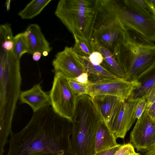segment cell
Returning a JSON list of instances; mask_svg holds the SVG:
<instances>
[{
    "label": "cell",
    "instance_id": "cell-14",
    "mask_svg": "<svg viewBox=\"0 0 155 155\" xmlns=\"http://www.w3.org/2000/svg\"><path fill=\"white\" fill-rule=\"evenodd\" d=\"M136 80L140 85L133 91L127 99L129 100L137 101L145 99L155 87V63L141 74Z\"/></svg>",
    "mask_w": 155,
    "mask_h": 155
},
{
    "label": "cell",
    "instance_id": "cell-8",
    "mask_svg": "<svg viewBox=\"0 0 155 155\" xmlns=\"http://www.w3.org/2000/svg\"><path fill=\"white\" fill-rule=\"evenodd\" d=\"M140 85L137 80L129 81L124 78H109L89 82L87 95L91 98L99 95L114 96L124 101L127 100L133 91Z\"/></svg>",
    "mask_w": 155,
    "mask_h": 155
},
{
    "label": "cell",
    "instance_id": "cell-40",
    "mask_svg": "<svg viewBox=\"0 0 155 155\" xmlns=\"http://www.w3.org/2000/svg\"><path fill=\"white\" fill-rule=\"evenodd\" d=\"M153 19L155 21V18H153Z\"/></svg>",
    "mask_w": 155,
    "mask_h": 155
},
{
    "label": "cell",
    "instance_id": "cell-12",
    "mask_svg": "<svg viewBox=\"0 0 155 155\" xmlns=\"http://www.w3.org/2000/svg\"><path fill=\"white\" fill-rule=\"evenodd\" d=\"M125 31L111 28L95 29L92 39L101 46L109 49L119 58L120 47L124 38Z\"/></svg>",
    "mask_w": 155,
    "mask_h": 155
},
{
    "label": "cell",
    "instance_id": "cell-7",
    "mask_svg": "<svg viewBox=\"0 0 155 155\" xmlns=\"http://www.w3.org/2000/svg\"><path fill=\"white\" fill-rule=\"evenodd\" d=\"M114 16L116 20L127 30L134 31L146 39L155 43V21L137 14L129 9L123 0L116 6Z\"/></svg>",
    "mask_w": 155,
    "mask_h": 155
},
{
    "label": "cell",
    "instance_id": "cell-6",
    "mask_svg": "<svg viewBox=\"0 0 155 155\" xmlns=\"http://www.w3.org/2000/svg\"><path fill=\"white\" fill-rule=\"evenodd\" d=\"M49 96L51 106L54 110L72 122L78 96L69 85L67 78L61 73H55Z\"/></svg>",
    "mask_w": 155,
    "mask_h": 155
},
{
    "label": "cell",
    "instance_id": "cell-38",
    "mask_svg": "<svg viewBox=\"0 0 155 155\" xmlns=\"http://www.w3.org/2000/svg\"><path fill=\"white\" fill-rule=\"evenodd\" d=\"M49 53L47 51H44L43 52L42 54L44 56H46L48 55Z\"/></svg>",
    "mask_w": 155,
    "mask_h": 155
},
{
    "label": "cell",
    "instance_id": "cell-26",
    "mask_svg": "<svg viewBox=\"0 0 155 155\" xmlns=\"http://www.w3.org/2000/svg\"><path fill=\"white\" fill-rule=\"evenodd\" d=\"M147 105V102L145 99L136 101L134 110V117L135 119H137L140 117L146 110Z\"/></svg>",
    "mask_w": 155,
    "mask_h": 155
},
{
    "label": "cell",
    "instance_id": "cell-22",
    "mask_svg": "<svg viewBox=\"0 0 155 155\" xmlns=\"http://www.w3.org/2000/svg\"><path fill=\"white\" fill-rule=\"evenodd\" d=\"M14 37L10 24L0 25V49L5 51H13Z\"/></svg>",
    "mask_w": 155,
    "mask_h": 155
},
{
    "label": "cell",
    "instance_id": "cell-13",
    "mask_svg": "<svg viewBox=\"0 0 155 155\" xmlns=\"http://www.w3.org/2000/svg\"><path fill=\"white\" fill-rule=\"evenodd\" d=\"M19 99L21 103L30 106L33 113L51 105L49 95L42 90L39 84L34 85L29 90L21 91Z\"/></svg>",
    "mask_w": 155,
    "mask_h": 155
},
{
    "label": "cell",
    "instance_id": "cell-35",
    "mask_svg": "<svg viewBox=\"0 0 155 155\" xmlns=\"http://www.w3.org/2000/svg\"><path fill=\"white\" fill-rule=\"evenodd\" d=\"M42 54L38 51L35 52L32 54V58L35 61H38L40 59Z\"/></svg>",
    "mask_w": 155,
    "mask_h": 155
},
{
    "label": "cell",
    "instance_id": "cell-28",
    "mask_svg": "<svg viewBox=\"0 0 155 155\" xmlns=\"http://www.w3.org/2000/svg\"><path fill=\"white\" fill-rule=\"evenodd\" d=\"M121 145V144H118L117 146L114 147L96 152L94 155H114Z\"/></svg>",
    "mask_w": 155,
    "mask_h": 155
},
{
    "label": "cell",
    "instance_id": "cell-37",
    "mask_svg": "<svg viewBox=\"0 0 155 155\" xmlns=\"http://www.w3.org/2000/svg\"><path fill=\"white\" fill-rule=\"evenodd\" d=\"M150 153H155V145L149 150Z\"/></svg>",
    "mask_w": 155,
    "mask_h": 155
},
{
    "label": "cell",
    "instance_id": "cell-23",
    "mask_svg": "<svg viewBox=\"0 0 155 155\" xmlns=\"http://www.w3.org/2000/svg\"><path fill=\"white\" fill-rule=\"evenodd\" d=\"M13 51L20 59L24 54L28 53L29 45L25 31L14 36Z\"/></svg>",
    "mask_w": 155,
    "mask_h": 155
},
{
    "label": "cell",
    "instance_id": "cell-32",
    "mask_svg": "<svg viewBox=\"0 0 155 155\" xmlns=\"http://www.w3.org/2000/svg\"><path fill=\"white\" fill-rule=\"evenodd\" d=\"M148 113L154 120H155V101L147 108L146 109Z\"/></svg>",
    "mask_w": 155,
    "mask_h": 155
},
{
    "label": "cell",
    "instance_id": "cell-20",
    "mask_svg": "<svg viewBox=\"0 0 155 155\" xmlns=\"http://www.w3.org/2000/svg\"><path fill=\"white\" fill-rule=\"evenodd\" d=\"M51 0H33L20 11L18 15L23 19H30L39 15Z\"/></svg>",
    "mask_w": 155,
    "mask_h": 155
},
{
    "label": "cell",
    "instance_id": "cell-3",
    "mask_svg": "<svg viewBox=\"0 0 155 155\" xmlns=\"http://www.w3.org/2000/svg\"><path fill=\"white\" fill-rule=\"evenodd\" d=\"M102 119L89 96L84 94L78 96L71 122V137L75 155L95 154V138Z\"/></svg>",
    "mask_w": 155,
    "mask_h": 155
},
{
    "label": "cell",
    "instance_id": "cell-41",
    "mask_svg": "<svg viewBox=\"0 0 155 155\" xmlns=\"http://www.w3.org/2000/svg\"><path fill=\"white\" fill-rule=\"evenodd\" d=\"M154 121H155V120H154Z\"/></svg>",
    "mask_w": 155,
    "mask_h": 155
},
{
    "label": "cell",
    "instance_id": "cell-17",
    "mask_svg": "<svg viewBox=\"0 0 155 155\" xmlns=\"http://www.w3.org/2000/svg\"><path fill=\"white\" fill-rule=\"evenodd\" d=\"M90 43L93 51H98L102 55L104 61L101 65L118 78H124V71L119 58L109 49L101 46L92 38L90 41Z\"/></svg>",
    "mask_w": 155,
    "mask_h": 155
},
{
    "label": "cell",
    "instance_id": "cell-1",
    "mask_svg": "<svg viewBox=\"0 0 155 155\" xmlns=\"http://www.w3.org/2000/svg\"><path fill=\"white\" fill-rule=\"evenodd\" d=\"M72 122L51 106L33 113L26 125L10 134L7 155H75L71 140Z\"/></svg>",
    "mask_w": 155,
    "mask_h": 155
},
{
    "label": "cell",
    "instance_id": "cell-19",
    "mask_svg": "<svg viewBox=\"0 0 155 155\" xmlns=\"http://www.w3.org/2000/svg\"><path fill=\"white\" fill-rule=\"evenodd\" d=\"M78 56L84 70L89 74V78H91L89 82L118 78L101 65L92 64L88 57Z\"/></svg>",
    "mask_w": 155,
    "mask_h": 155
},
{
    "label": "cell",
    "instance_id": "cell-18",
    "mask_svg": "<svg viewBox=\"0 0 155 155\" xmlns=\"http://www.w3.org/2000/svg\"><path fill=\"white\" fill-rule=\"evenodd\" d=\"M117 139L102 119L98 127L95 138L96 153L117 146L118 145L116 142Z\"/></svg>",
    "mask_w": 155,
    "mask_h": 155
},
{
    "label": "cell",
    "instance_id": "cell-33",
    "mask_svg": "<svg viewBox=\"0 0 155 155\" xmlns=\"http://www.w3.org/2000/svg\"><path fill=\"white\" fill-rule=\"evenodd\" d=\"M145 1L153 15V18H155V0H145Z\"/></svg>",
    "mask_w": 155,
    "mask_h": 155
},
{
    "label": "cell",
    "instance_id": "cell-15",
    "mask_svg": "<svg viewBox=\"0 0 155 155\" xmlns=\"http://www.w3.org/2000/svg\"><path fill=\"white\" fill-rule=\"evenodd\" d=\"M92 99L102 119L107 125L124 101L117 97L109 95L97 96Z\"/></svg>",
    "mask_w": 155,
    "mask_h": 155
},
{
    "label": "cell",
    "instance_id": "cell-16",
    "mask_svg": "<svg viewBox=\"0 0 155 155\" xmlns=\"http://www.w3.org/2000/svg\"><path fill=\"white\" fill-rule=\"evenodd\" d=\"M29 45V54L32 55L35 52L42 54L44 51L50 52L52 48L45 38L40 26L37 24H30L26 31Z\"/></svg>",
    "mask_w": 155,
    "mask_h": 155
},
{
    "label": "cell",
    "instance_id": "cell-25",
    "mask_svg": "<svg viewBox=\"0 0 155 155\" xmlns=\"http://www.w3.org/2000/svg\"><path fill=\"white\" fill-rule=\"evenodd\" d=\"M67 79L69 85L77 95H87V84L81 83L75 79Z\"/></svg>",
    "mask_w": 155,
    "mask_h": 155
},
{
    "label": "cell",
    "instance_id": "cell-21",
    "mask_svg": "<svg viewBox=\"0 0 155 155\" xmlns=\"http://www.w3.org/2000/svg\"><path fill=\"white\" fill-rule=\"evenodd\" d=\"M125 5L131 10L145 18H153V15L145 0H124Z\"/></svg>",
    "mask_w": 155,
    "mask_h": 155
},
{
    "label": "cell",
    "instance_id": "cell-11",
    "mask_svg": "<svg viewBox=\"0 0 155 155\" xmlns=\"http://www.w3.org/2000/svg\"><path fill=\"white\" fill-rule=\"evenodd\" d=\"M136 102L128 100L123 101L107 124L117 138H124L135 121L134 110Z\"/></svg>",
    "mask_w": 155,
    "mask_h": 155
},
{
    "label": "cell",
    "instance_id": "cell-27",
    "mask_svg": "<svg viewBox=\"0 0 155 155\" xmlns=\"http://www.w3.org/2000/svg\"><path fill=\"white\" fill-rule=\"evenodd\" d=\"M88 58L90 62L95 65H101L104 61L102 54L97 51H93Z\"/></svg>",
    "mask_w": 155,
    "mask_h": 155
},
{
    "label": "cell",
    "instance_id": "cell-2",
    "mask_svg": "<svg viewBox=\"0 0 155 155\" xmlns=\"http://www.w3.org/2000/svg\"><path fill=\"white\" fill-rule=\"evenodd\" d=\"M0 138L6 140L21 92L20 59L13 51H0Z\"/></svg>",
    "mask_w": 155,
    "mask_h": 155
},
{
    "label": "cell",
    "instance_id": "cell-31",
    "mask_svg": "<svg viewBox=\"0 0 155 155\" xmlns=\"http://www.w3.org/2000/svg\"><path fill=\"white\" fill-rule=\"evenodd\" d=\"M131 144L130 142L121 144L119 148L117 151L114 155H123L128 148Z\"/></svg>",
    "mask_w": 155,
    "mask_h": 155
},
{
    "label": "cell",
    "instance_id": "cell-10",
    "mask_svg": "<svg viewBox=\"0 0 155 155\" xmlns=\"http://www.w3.org/2000/svg\"><path fill=\"white\" fill-rule=\"evenodd\" d=\"M52 63L54 73L60 72L68 78L75 79L86 72L72 47L66 46L62 51L57 53Z\"/></svg>",
    "mask_w": 155,
    "mask_h": 155
},
{
    "label": "cell",
    "instance_id": "cell-24",
    "mask_svg": "<svg viewBox=\"0 0 155 155\" xmlns=\"http://www.w3.org/2000/svg\"><path fill=\"white\" fill-rule=\"evenodd\" d=\"M73 37L75 43L73 48L74 52L79 56L88 57L93 52L90 41L76 36Z\"/></svg>",
    "mask_w": 155,
    "mask_h": 155
},
{
    "label": "cell",
    "instance_id": "cell-5",
    "mask_svg": "<svg viewBox=\"0 0 155 155\" xmlns=\"http://www.w3.org/2000/svg\"><path fill=\"white\" fill-rule=\"evenodd\" d=\"M97 9L96 0H61L54 14L73 36L90 41Z\"/></svg>",
    "mask_w": 155,
    "mask_h": 155
},
{
    "label": "cell",
    "instance_id": "cell-9",
    "mask_svg": "<svg viewBox=\"0 0 155 155\" xmlns=\"http://www.w3.org/2000/svg\"><path fill=\"white\" fill-rule=\"evenodd\" d=\"M130 139L138 152L146 153L155 145V122L146 110L137 119Z\"/></svg>",
    "mask_w": 155,
    "mask_h": 155
},
{
    "label": "cell",
    "instance_id": "cell-30",
    "mask_svg": "<svg viewBox=\"0 0 155 155\" xmlns=\"http://www.w3.org/2000/svg\"><path fill=\"white\" fill-rule=\"evenodd\" d=\"M75 79L81 83L87 84L89 83V74L87 72H85L76 78Z\"/></svg>",
    "mask_w": 155,
    "mask_h": 155
},
{
    "label": "cell",
    "instance_id": "cell-4",
    "mask_svg": "<svg viewBox=\"0 0 155 155\" xmlns=\"http://www.w3.org/2000/svg\"><path fill=\"white\" fill-rule=\"evenodd\" d=\"M126 80H136L142 73L155 63V43L137 33L127 30L119 54Z\"/></svg>",
    "mask_w": 155,
    "mask_h": 155
},
{
    "label": "cell",
    "instance_id": "cell-36",
    "mask_svg": "<svg viewBox=\"0 0 155 155\" xmlns=\"http://www.w3.org/2000/svg\"><path fill=\"white\" fill-rule=\"evenodd\" d=\"M10 0L7 1L6 2V8L7 10H8L10 9Z\"/></svg>",
    "mask_w": 155,
    "mask_h": 155
},
{
    "label": "cell",
    "instance_id": "cell-34",
    "mask_svg": "<svg viewBox=\"0 0 155 155\" xmlns=\"http://www.w3.org/2000/svg\"><path fill=\"white\" fill-rule=\"evenodd\" d=\"M123 155H140V153H136L135 151L134 148L131 144L127 150Z\"/></svg>",
    "mask_w": 155,
    "mask_h": 155
},
{
    "label": "cell",
    "instance_id": "cell-39",
    "mask_svg": "<svg viewBox=\"0 0 155 155\" xmlns=\"http://www.w3.org/2000/svg\"><path fill=\"white\" fill-rule=\"evenodd\" d=\"M143 155H155V153H151L149 154H145Z\"/></svg>",
    "mask_w": 155,
    "mask_h": 155
},
{
    "label": "cell",
    "instance_id": "cell-29",
    "mask_svg": "<svg viewBox=\"0 0 155 155\" xmlns=\"http://www.w3.org/2000/svg\"><path fill=\"white\" fill-rule=\"evenodd\" d=\"M147 101L146 108L149 107L155 101V87L148 94L145 99Z\"/></svg>",
    "mask_w": 155,
    "mask_h": 155
}]
</instances>
